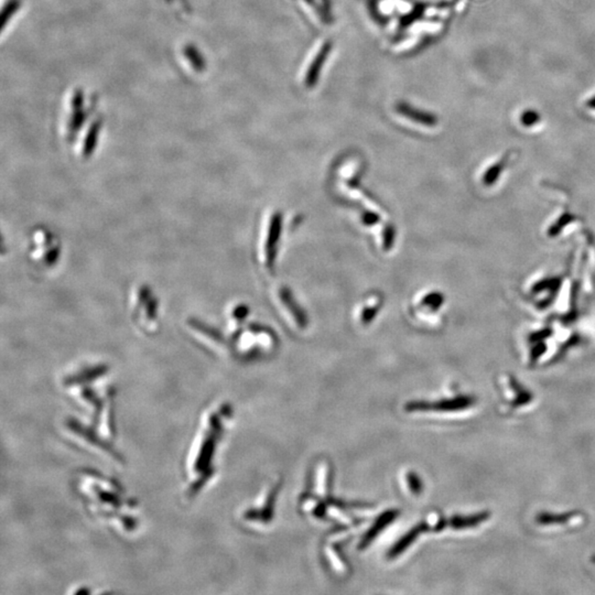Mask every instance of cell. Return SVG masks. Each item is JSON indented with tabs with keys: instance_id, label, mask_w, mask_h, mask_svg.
I'll return each instance as SVG.
<instances>
[{
	"instance_id": "cell-1",
	"label": "cell",
	"mask_w": 595,
	"mask_h": 595,
	"mask_svg": "<svg viewBox=\"0 0 595 595\" xmlns=\"http://www.w3.org/2000/svg\"><path fill=\"white\" fill-rule=\"evenodd\" d=\"M331 50V43H325L321 50H320L319 55L315 57L313 62H312L311 68L308 71V75H306V85L308 86H313L314 83L317 81V77H319L318 74H319L320 70L322 68V64L324 63L325 59L328 57L329 52H330Z\"/></svg>"
},
{
	"instance_id": "cell-2",
	"label": "cell",
	"mask_w": 595,
	"mask_h": 595,
	"mask_svg": "<svg viewBox=\"0 0 595 595\" xmlns=\"http://www.w3.org/2000/svg\"><path fill=\"white\" fill-rule=\"evenodd\" d=\"M397 110H398V113H400L402 116L410 118V120H413L416 123L428 126L433 125L436 123V118L433 116L429 115L426 113L419 112V110H415V108L408 106V105L399 104Z\"/></svg>"
}]
</instances>
